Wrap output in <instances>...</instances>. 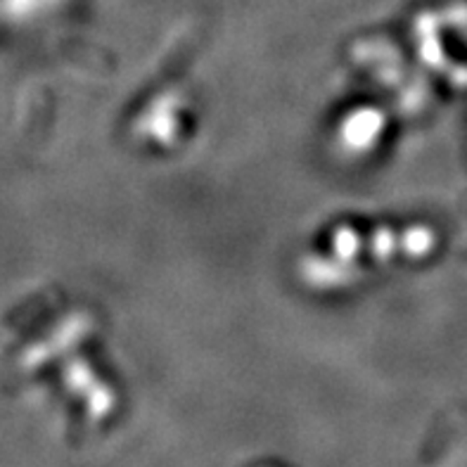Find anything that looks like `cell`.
I'll use <instances>...</instances> for the list:
<instances>
[{
	"label": "cell",
	"instance_id": "cell-1",
	"mask_svg": "<svg viewBox=\"0 0 467 467\" xmlns=\"http://www.w3.org/2000/svg\"><path fill=\"white\" fill-rule=\"evenodd\" d=\"M375 129H378V119L373 112H366L351 119L344 133H347V140L354 142V145H366L375 138Z\"/></svg>",
	"mask_w": 467,
	"mask_h": 467
}]
</instances>
